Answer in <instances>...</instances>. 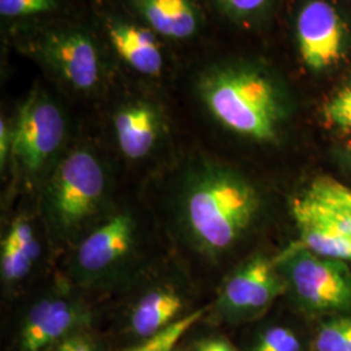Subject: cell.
I'll return each mask as SVG.
<instances>
[{"label": "cell", "mask_w": 351, "mask_h": 351, "mask_svg": "<svg viewBox=\"0 0 351 351\" xmlns=\"http://www.w3.org/2000/svg\"><path fill=\"white\" fill-rule=\"evenodd\" d=\"M91 313L85 303L68 294H52L36 302L26 313L16 351H51L75 332L88 329Z\"/></svg>", "instance_id": "obj_9"}, {"label": "cell", "mask_w": 351, "mask_h": 351, "mask_svg": "<svg viewBox=\"0 0 351 351\" xmlns=\"http://www.w3.org/2000/svg\"><path fill=\"white\" fill-rule=\"evenodd\" d=\"M23 50L75 93L88 95L104 84L101 46L81 26L60 24L39 29L23 40Z\"/></svg>", "instance_id": "obj_4"}, {"label": "cell", "mask_w": 351, "mask_h": 351, "mask_svg": "<svg viewBox=\"0 0 351 351\" xmlns=\"http://www.w3.org/2000/svg\"><path fill=\"white\" fill-rule=\"evenodd\" d=\"M326 124L341 132H351V81L339 88L323 107Z\"/></svg>", "instance_id": "obj_21"}, {"label": "cell", "mask_w": 351, "mask_h": 351, "mask_svg": "<svg viewBox=\"0 0 351 351\" xmlns=\"http://www.w3.org/2000/svg\"><path fill=\"white\" fill-rule=\"evenodd\" d=\"M291 215L306 249L319 256L351 261V243L303 194L291 202Z\"/></svg>", "instance_id": "obj_14"}, {"label": "cell", "mask_w": 351, "mask_h": 351, "mask_svg": "<svg viewBox=\"0 0 351 351\" xmlns=\"http://www.w3.org/2000/svg\"><path fill=\"white\" fill-rule=\"evenodd\" d=\"M315 351H351V316L329 320L319 328Z\"/></svg>", "instance_id": "obj_20"}, {"label": "cell", "mask_w": 351, "mask_h": 351, "mask_svg": "<svg viewBox=\"0 0 351 351\" xmlns=\"http://www.w3.org/2000/svg\"><path fill=\"white\" fill-rule=\"evenodd\" d=\"M251 351H302V343L291 329L271 326L258 336Z\"/></svg>", "instance_id": "obj_22"}, {"label": "cell", "mask_w": 351, "mask_h": 351, "mask_svg": "<svg viewBox=\"0 0 351 351\" xmlns=\"http://www.w3.org/2000/svg\"><path fill=\"white\" fill-rule=\"evenodd\" d=\"M186 307L182 293L172 285L151 289L133 306L129 315V329L137 339H150L175 324Z\"/></svg>", "instance_id": "obj_15"}, {"label": "cell", "mask_w": 351, "mask_h": 351, "mask_svg": "<svg viewBox=\"0 0 351 351\" xmlns=\"http://www.w3.org/2000/svg\"><path fill=\"white\" fill-rule=\"evenodd\" d=\"M66 121L59 104L34 88L19 108L12 123V156L26 177L40 175L63 147Z\"/></svg>", "instance_id": "obj_5"}, {"label": "cell", "mask_w": 351, "mask_h": 351, "mask_svg": "<svg viewBox=\"0 0 351 351\" xmlns=\"http://www.w3.org/2000/svg\"><path fill=\"white\" fill-rule=\"evenodd\" d=\"M287 287L310 311L351 310V269L343 261L319 256L304 246L278 263Z\"/></svg>", "instance_id": "obj_6"}, {"label": "cell", "mask_w": 351, "mask_h": 351, "mask_svg": "<svg viewBox=\"0 0 351 351\" xmlns=\"http://www.w3.org/2000/svg\"><path fill=\"white\" fill-rule=\"evenodd\" d=\"M207 308H199L190 314L185 315L175 324L168 326L163 332L152 336L150 339H142L141 343L123 351H173L180 339L188 333L204 316Z\"/></svg>", "instance_id": "obj_17"}, {"label": "cell", "mask_w": 351, "mask_h": 351, "mask_svg": "<svg viewBox=\"0 0 351 351\" xmlns=\"http://www.w3.org/2000/svg\"><path fill=\"white\" fill-rule=\"evenodd\" d=\"M51 351H101V348L88 329H84L64 339Z\"/></svg>", "instance_id": "obj_24"}, {"label": "cell", "mask_w": 351, "mask_h": 351, "mask_svg": "<svg viewBox=\"0 0 351 351\" xmlns=\"http://www.w3.org/2000/svg\"><path fill=\"white\" fill-rule=\"evenodd\" d=\"M219 10L233 21L250 23L268 11L271 0H215Z\"/></svg>", "instance_id": "obj_23"}, {"label": "cell", "mask_w": 351, "mask_h": 351, "mask_svg": "<svg viewBox=\"0 0 351 351\" xmlns=\"http://www.w3.org/2000/svg\"><path fill=\"white\" fill-rule=\"evenodd\" d=\"M346 160H348L351 165V146H349V149L346 151Z\"/></svg>", "instance_id": "obj_27"}, {"label": "cell", "mask_w": 351, "mask_h": 351, "mask_svg": "<svg viewBox=\"0 0 351 351\" xmlns=\"http://www.w3.org/2000/svg\"><path fill=\"white\" fill-rule=\"evenodd\" d=\"M104 33L113 52L129 69L150 78L163 75V47L159 37L147 26L119 16H108L104 20Z\"/></svg>", "instance_id": "obj_11"}, {"label": "cell", "mask_w": 351, "mask_h": 351, "mask_svg": "<svg viewBox=\"0 0 351 351\" xmlns=\"http://www.w3.org/2000/svg\"><path fill=\"white\" fill-rule=\"evenodd\" d=\"M108 177L101 158L88 147L66 152L45 189V213L58 239H84L107 199Z\"/></svg>", "instance_id": "obj_3"}, {"label": "cell", "mask_w": 351, "mask_h": 351, "mask_svg": "<svg viewBox=\"0 0 351 351\" xmlns=\"http://www.w3.org/2000/svg\"><path fill=\"white\" fill-rule=\"evenodd\" d=\"M112 128L121 154L130 160H142L159 145L165 123L163 113L155 103L132 99L114 111Z\"/></svg>", "instance_id": "obj_12"}, {"label": "cell", "mask_w": 351, "mask_h": 351, "mask_svg": "<svg viewBox=\"0 0 351 351\" xmlns=\"http://www.w3.org/2000/svg\"><path fill=\"white\" fill-rule=\"evenodd\" d=\"M191 351H237L229 341L223 337H204L198 339Z\"/></svg>", "instance_id": "obj_26"}, {"label": "cell", "mask_w": 351, "mask_h": 351, "mask_svg": "<svg viewBox=\"0 0 351 351\" xmlns=\"http://www.w3.org/2000/svg\"><path fill=\"white\" fill-rule=\"evenodd\" d=\"M326 219L350 241L351 190L332 177H316L302 193Z\"/></svg>", "instance_id": "obj_16"}, {"label": "cell", "mask_w": 351, "mask_h": 351, "mask_svg": "<svg viewBox=\"0 0 351 351\" xmlns=\"http://www.w3.org/2000/svg\"><path fill=\"white\" fill-rule=\"evenodd\" d=\"M261 211L256 188L239 172L203 162L189 173L178 199L184 230L202 255L217 259L250 230Z\"/></svg>", "instance_id": "obj_1"}, {"label": "cell", "mask_w": 351, "mask_h": 351, "mask_svg": "<svg viewBox=\"0 0 351 351\" xmlns=\"http://www.w3.org/2000/svg\"><path fill=\"white\" fill-rule=\"evenodd\" d=\"M34 262L26 255L17 242L10 236L5 237L1 242V277L7 284H17L24 280L29 272L32 271Z\"/></svg>", "instance_id": "obj_18"}, {"label": "cell", "mask_w": 351, "mask_h": 351, "mask_svg": "<svg viewBox=\"0 0 351 351\" xmlns=\"http://www.w3.org/2000/svg\"><path fill=\"white\" fill-rule=\"evenodd\" d=\"M139 21L158 37L184 42L202 29L201 11L194 0H129Z\"/></svg>", "instance_id": "obj_13"}, {"label": "cell", "mask_w": 351, "mask_h": 351, "mask_svg": "<svg viewBox=\"0 0 351 351\" xmlns=\"http://www.w3.org/2000/svg\"><path fill=\"white\" fill-rule=\"evenodd\" d=\"M195 91L226 130L259 143L280 138L288 117L287 93L263 65L245 60L211 64L197 77Z\"/></svg>", "instance_id": "obj_2"}, {"label": "cell", "mask_w": 351, "mask_h": 351, "mask_svg": "<svg viewBox=\"0 0 351 351\" xmlns=\"http://www.w3.org/2000/svg\"><path fill=\"white\" fill-rule=\"evenodd\" d=\"M285 289L278 263L255 255L226 278L215 303V314L230 323L250 320L263 314Z\"/></svg>", "instance_id": "obj_7"}, {"label": "cell", "mask_w": 351, "mask_h": 351, "mask_svg": "<svg viewBox=\"0 0 351 351\" xmlns=\"http://www.w3.org/2000/svg\"><path fill=\"white\" fill-rule=\"evenodd\" d=\"M62 0H0V16L7 21L36 20L58 12Z\"/></svg>", "instance_id": "obj_19"}, {"label": "cell", "mask_w": 351, "mask_h": 351, "mask_svg": "<svg viewBox=\"0 0 351 351\" xmlns=\"http://www.w3.org/2000/svg\"><path fill=\"white\" fill-rule=\"evenodd\" d=\"M295 37L303 64L313 72H324L343 58L349 34L337 10L324 0H311L301 8Z\"/></svg>", "instance_id": "obj_10"}, {"label": "cell", "mask_w": 351, "mask_h": 351, "mask_svg": "<svg viewBox=\"0 0 351 351\" xmlns=\"http://www.w3.org/2000/svg\"><path fill=\"white\" fill-rule=\"evenodd\" d=\"M12 156V124L4 117L0 120V165L1 169L11 160Z\"/></svg>", "instance_id": "obj_25"}, {"label": "cell", "mask_w": 351, "mask_h": 351, "mask_svg": "<svg viewBox=\"0 0 351 351\" xmlns=\"http://www.w3.org/2000/svg\"><path fill=\"white\" fill-rule=\"evenodd\" d=\"M136 241L137 226L130 213L103 221L78 242L72 262L75 280L94 284L108 278L130 259Z\"/></svg>", "instance_id": "obj_8"}, {"label": "cell", "mask_w": 351, "mask_h": 351, "mask_svg": "<svg viewBox=\"0 0 351 351\" xmlns=\"http://www.w3.org/2000/svg\"><path fill=\"white\" fill-rule=\"evenodd\" d=\"M173 351H181V350H177V349H175V350H173Z\"/></svg>", "instance_id": "obj_28"}]
</instances>
